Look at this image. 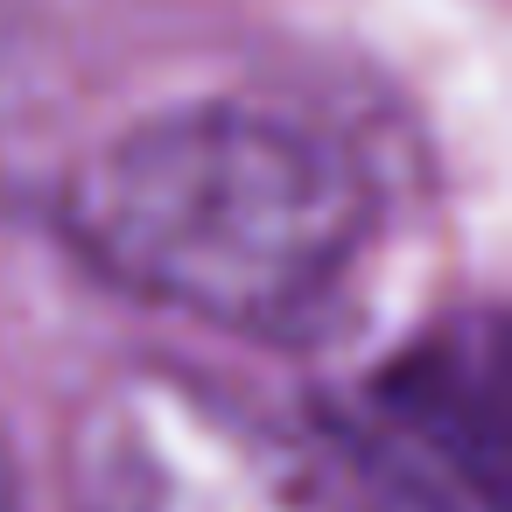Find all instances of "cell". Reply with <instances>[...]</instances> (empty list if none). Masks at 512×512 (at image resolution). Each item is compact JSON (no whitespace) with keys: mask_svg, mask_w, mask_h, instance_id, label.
Listing matches in <instances>:
<instances>
[{"mask_svg":"<svg viewBox=\"0 0 512 512\" xmlns=\"http://www.w3.org/2000/svg\"><path fill=\"white\" fill-rule=\"evenodd\" d=\"M64 232L127 295L302 351L351 316L379 197L330 134L218 99L99 141L64 176Z\"/></svg>","mask_w":512,"mask_h":512,"instance_id":"cell-1","label":"cell"},{"mask_svg":"<svg viewBox=\"0 0 512 512\" xmlns=\"http://www.w3.org/2000/svg\"><path fill=\"white\" fill-rule=\"evenodd\" d=\"M71 512H344L316 456L183 365H120L64 421Z\"/></svg>","mask_w":512,"mask_h":512,"instance_id":"cell-2","label":"cell"},{"mask_svg":"<svg viewBox=\"0 0 512 512\" xmlns=\"http://www.w3.org/2000/svg\"><path fill=\"white\" fill-rule=\"evenodd\" d=\"M0 512H29L22 505V477H15V456L0 449Z\"/></svg>","mask_w":512,"mask_h":512,"instance_id":"cell-3","label":"cell"}]
</instances>
